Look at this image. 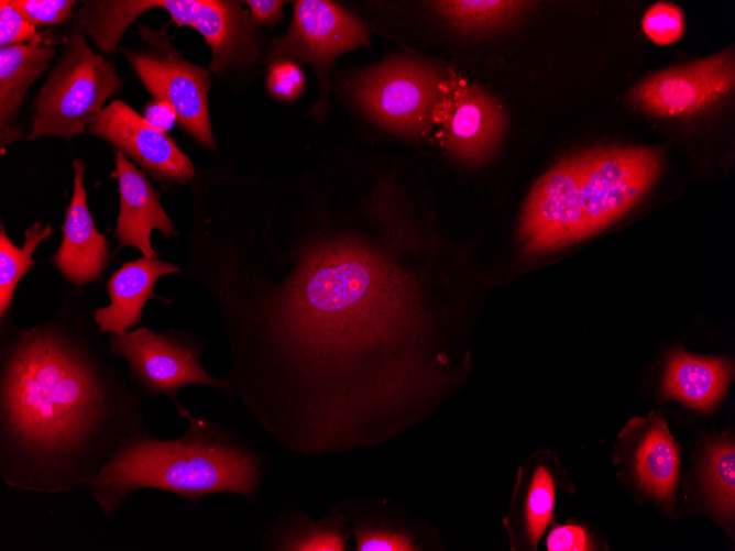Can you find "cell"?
<instances>
[{
  "instance_id": "cell-19",
  "label": "cell",
  "mask_w": 735,
  "mask_h": 551,
  "mask_svg": "<svg viewBox=\"0 0 735 551\" xmlns=\"http://www.w3.org/2000/svg\"><path fill=\"white\" fill-rule=\"evenodd\" d=\"M637 473L656 498L668 502L674 495L679 474V451L663 420H655L637 450Z\"/></svg>"
},
{
  "instance_id": "cell-5",
  "label": "cell",
  "mask_w": 735,
  "mask_h": 551,
  "mask_svg": "<svg viewBox=\"0 0 735 551\" xmlns=\"http://www.w3.org/2000/svg\"><path fill=\"white\" fill-rule=\"evenodd\" d=\"M122 85L114 63L95 54L85 34L72 30L61 58L34 100L28 139L48 135L70 141L86 131Z\"/></svg>"
},
{
  "instance_id": "cell-30",
  "label": "cell",
  "mask_w": 735,
  "mask_h": 551,
  "mask_svg": "<svg viewBox=\"0 0 735 551\" xmlns=\"http://www.w3.org/2000/svg\"><path fill=\"white\" fill-rule=\"evenodd\" d=\"M549 551H583L591 546L584 529L577 525L559 526L547 538Z\"/></svg>"
},
{
  "instance_id": "cell-8",
  "label": "cell",
  "mask_w": 735,
  "mask_h": 551,
  "mask_svg": "<svg viewBox=\"0 0 735 551\" xmlns=\"http://www.w3.org/2000/svg\"><path fill=\"white\" fill-rule=\"evenodd\" d=\"M168 25L154 30L139 24L145 47L119 49L152 98L174 108L178 125L197 143L216 150L208 108L210 71L188 62L171 44Z\"/></svg>"
},
{
  "instance_id": "cell-26",
  "label": "cell",
  "mask_w": 735,
  "mask_h": 551,
  "mask_svg": "<svg viewBox=\"0 0 735 551\" xmlns=\"http://www.w3.org/2000/svg\"><path fill=\"white\" fill-rule=\"evenodd\" d=\"M40 43L53 46L56 40L24 18L9 0L0 1V47L18 44Z\"/></svg>"
},
{
  "instance_id": "cell-6",
  "label": "cell",
  "mask_w": 735,
  "mask_h": 551,
  "mask_svg": "<svg viewBox=\"0 0 735 551\" xmlns=\"http://www.w3.org/2000/svg\"><path fill=\"white\" fill-rule=\"evenodd\" d=\"M443 74L413 56H395L353 75L349 92L360 108L384 129L406 137L424 135Z\"/></svg>"
},
{
  "instance_id": "cell-22",
  "label": "cell",
  "mask_w": 735,
  "mask_h": 551,
  "mask_svg": "<svg viewBox=\"0 0 735 551\" xmlns=\"http://www.w3.org/2000/svg\"><path fill=\"white\" fill-rule=\"evenodd\" d=\"M52 228L35 222L24 232V243L19 247L12 243L0 225V319L4 320L17 285L21 277L34 264L33 253L41 242L52 235Z\"/></svg>"
},
{
  "instance_id": "cell-18",
  "label": "cell",
  "mask_w": 735,
  "mask_h": 551,
  "mask_svg": "<svg viewBox=\"0 0 735 551\" xmlns=\"http://www.w3.org/2000/svg\"><path fill=\"white\" fill-rule=\"evenodd\" d=\"M731 375L732 365L726 360L678 352L668 361L663 393L689 407L706 410L720 400Z\"/></svg>"
},
{
  "instance_id": "cell-20",
  "label": "cell",
  "mask_w": 735,
  "mask_h": 551,
  "mask_svg": "<svg viewBox=\"0 0 735 551\" xmlns=\"http://www.w3.org/2000/svg\"><path fill=\"white\" fill-rule=\"evenodd\" d=\"M330 520L314 521L298 509L278 515L263 536L264 550L273 551H343L341 531Z\"/></svg>"
},
{
  "instance_id": "cell-29",
  "label": "cell",
  "mask_w": 735,
  "mask_h": 551,
  "mask_svg": "<svg viewBox=\"0 0 735 551\" xmlns=\"http://www.w3.org/2000/svg\"><path fill=\"white\" fill-rule=\"evenodd\" d=\"M356 550L359 551H410L415 550L406 535H386L376 531L356 529Z\"/></svg>"
},
{
  "instance_id": "cell-16",
  "label": "cell",
  "mask_w": 735,
  "mask_h": 551,
  "mask_svg": "<svg viewBox=\"0 0 735 551\" xmlns=\"http://www.w3.org/2000/svg\"><path fill=\"white\" fill-rule=\"evenodd\" d=\"M180 272L177 265L144 255L122 264L107 284L109 305L92 313L99 332L120 335L136 327L145 302L156 296L153 288L157 279Z\"/></svg>"
},
{
  "instance_id": "cell-27",
  "label": "cell",
  "mask_w": 735,
  "mask_h": 551,
  "mask_svg": "<svg viewBox=\"0 0 735 551\" xmlns=\"http://www.w3.org/2000/svg\"><path fill=\"white\" fill-rule=\"evenodd\" d=\"M24 18L36 27L68 23L73 15L74 0H9Z\"/></svg>"
},
{
  "instance_id": "cell-25",
  "label": "cell",
  "mask_w": 735,
  "mask_h": 551,
  "mask_svg": "<svg viewBox=\"0 0 735 551\" xmlns=\"http://www.w3.org/2000/svg\"><path fill=\"white\" fill-rule=\"evenodd\" d=\"M641 27L647 37L656 45L673 44L684 34L683 11L672 2H656L645 12Z\"/></svg>"
},
{
  "instance_id": "cell-24",
  "label": "cell",
  "mask_w": 735,
  "mask_h": 551,
  "mask_svg": "<svg viewBox=\"0 0 735 551\" xmlns=\"http://www.w3.org/2000/svg\"><path fill=\"white\" fill-rule=\"evenodd\" d=\"M555 503V487L550 473L539 466L531 480L527 497V529L533 547H537L551 519Z\"/></svg>"
},
{
  "instance_id": "cell-14",
  "label": "cell",
  "mask_w": 735,
  "mask_h": 551,
  "mask_svg": "<svg viewBox=\"0 0 735 551\" xmlns=\"http://www.w3.org/2000/svg\"><path fill=\"white\" fill-rule=\"evenodd\" d=\"M114 162L110 176L117 179L119 189L116 227L119 247H136L146 257H157L151 244L152 231L157 229L165 238L176 235L177 231L145 173L119 150L114 152Z\"/></svg>"
},
{
  "instance_id": "cell-28",
  "label": "cell",
  "mask_w": 735,
  "mask_h": 551,
  "mask_svg": "<svg viewBox=\"0 0 735 551\" xmlns=\"http://www.w3.org/2000/svg\"><path fill=\"white\" fill-rule=\"evenodd\" d=\"M305 82V75L298 64L290 60L270 64L266 87L274 98L283 101L295 100L303 92Z\"/></svg>"
},
{
  "instance_id": "cell-4",
  "label": "cell",
  "mask_w": 735,
  "mask_h": 551,
  "mask_svg": "<svg viewBox=\"0 0 735 551\" xmlns=\"http://www.w3.org/2000/svg\"><path fill=\"white\" fill-rule=\"evenodd\" d=\"M163 9L177 26L197 30L211 48L210 69L217 76L253 65L261 40L239 1L226 0H95L85 1L73 30L87 34L106 53L119 47L122 34L139 15Z\"/></svg>"
},
{
  "instance_id": "cell-3",
  "label": "cell",
  "mask_w": 735,
  "mask_h": 551,
  "mask_svg": "<svg viewBox=\"0 0 735 551\" xmlns=\"http://www.w3.org/2000/svg\"><path fill=\"white\" fill-rule=\"evenodd\" d=\"M177 439L151 433L124 443L100 469L89 489L105 516L120 510L129 495L143 488L175 494L196 504L202 496L233 493L255 499L261 487V453L243 437L188 411Z\"/></svg>"
},
{
  "instance_id": "cell-32",
  "label": "cell",
  "mask_w": 735,
  "mask_h": 551,
  "mask_svg": "<svg viewBox=\"0 0 735 551\" xmlns=\"http://www.w3.org/2000/svg\"><path fill=\"white\" fill-rule=\"evenodd\" d=\"M143 117L151 125L164 133L177 122L174 108L165 101L154 99L144 106Z\"/></svg>"
},
{
  "instance_id": "cell-11",
  "label": "cell",
  "mask_w": 735,
  "mask_h": 551,
  "mask_svg": "<svg viewBox=\"0 0 735 551\" xmlns=\"http://www.w3.org/2000/svg\"><path fill=\"white\" fill-rule=\"evenodd\" d=\"M109 350L123 357L131 378L146 394L166 395L176 406L177 394L188 385H206L227 392L226 381L209 375L200 362V348L189 338L139 327L110 334Z\"/></svg>"
},
{
  "instance_id": "cell-31",
  "label": "cell",
  "mask_w": 735,
  "mask_h": 551,
  "mask_svg": "<svg viewBox=\"0 0 735 551\" xmlns=\"http://www.w3.org/2000/svg\"><path fill=\"white\" fill-rule=\"evenodd\" d=\"M250 9V21L256 27L260 25L274 26L283 19L285 1L277 0H246Z\"/></svg>"
},
{
  "instance_id": "cell-15",
  "label": "cell",
  "mask_w": 735,
  "mask_h": 551,
  "mask_svg": "<svg viewBox=\"0 0 735 551\" xmlns=\"http://www.w3.org/2000/svg\"><path fill=\"white\" fill-rule=\"evenodd\" d=\"M85 163L74 161V191L63 230V240L52 257L72 283L84 285L100 277L109 262V243L95 225L84 186Z\"/></svg>"
},
{
  "instance_id": "cell-21",
  "label": "cell",
  "mask_w": 735,
  "mask_h": 551,
  "mask_svg": "<svg viewBox=\"0 0 735 551\" xmlns=\"http://www.w3.org/2000/svg\"><path fill=\"white\" fill-rule=\"evenodd\" d=\"M438 14L458 31L487 34L518 21L531 5L530 1L448 0L430 2Z\"/></svg>"
},
{
  "instance_id": "cell-1",
  "label": "cell",
  "mask_w": 735,
  "mask_h": 551,
  "mask_svg": "<svg viewBox=\"0 0 735 551\" xmlns=\"http://www.w3.org/2000/svg\"><path fill=\"white\" fill-rule=\"evenodd\" d=\"M201 269L231 356L227 393L300 456L382 443L414 420L421 311L409 277L351 239Z\"/></svg>"
},
{
  "instance_id": "cell-2",
  "label": "cell",
  "mask_w": 735,
  "mask_h": 551,
  "mask_svg": "<svg viewBox=\"0 0 735 551\" xmlns=\"http://www.w3.org/2000/svg\"><path fill=\"white\" fill-rule=\"evenodd\" d=\"M68 308L2 342L0 477L11 488H89L128 441L151 433L141 399L91 330Z\"/></svg>"
},
{
  "instance_id": "cell-13",
  "label": "cell",
  "mask_w": 735,
  "mask_h": 551,
  "mask_svg": "<svg viewBox=\"0 0 735 551\" xmlns=\"http://www.w3.org/2000/svg\"><path fill=\"white\" fill-rule=\"evenodd\" d=\"M88 133L112 144L162 186L185 184L195 166L176 141L151 125L122 100H113L87 126Z\"/></svg>"
},
{
  "instance_id": "cell-23",
  "label": "cell",
  "mask_w": 735,
  "mask_h": 551,
  "mask_svg": "<svg viewBox=\"0 0 735 551\" xmlns=\"http://www.w3.org/2000/svg\"><path fill=\"white\" fill-rule=\"evenodd\" d=\"M734 444L717 442L710 448L705 477L712 503L726 517L734 514Z\"/></svg>"
},
{
  "instance_id": "cell-12",
  "label": "cell",
  "mask_w": 735,
  "mask_h": 551,
  "mask_svg": "<svg viewBox=\"0 0 735 551\" xmlns=\"http://www.w3.org/2000/svg\"><path fill=\"white\" fill-rule=\"evenodd\" d=\"M735 82L734 53L715 55L657 71L627 93L632 107L651 117L700 113L728 95Z\"/></svg>"
},
{
  "instance_id": "cell-7",
  "label": "cell",
  "mask_w": 735,
  "mask_h": 551,
  "mask_svg": "<svg viewBox=\"0 0 735 551\" xmlns=\"http://www.w3.org/2000/svg\"><path fill=\"white\" fill-rule=\"evenodd\" d=\"M580 241L600 232L630 210L662 170L657 147L607 146L579 152Z\"/></svg>"
},
{
  "instance_id": "cell-10",
  "label": "cell",
  "mask_w": 735,
  "mask_h": 551,
  "mask_svg": "<svg viewBox=\"0 0 735 551\" xmlns=\"http://www.w3.org/2000/svg\"><path fill=\"white\" fill-rule=\"evenodd\" d=\"M370 44V31L354 14L327 0H299L287 32L275 40L266 59L307 63L318 75L320 96L316 110L326 101L327 76L343 53Z\"/></svg>"
},
{
  "instance_id": "cell-9",
  "label": "cell",
  "mask_w": 735,
  "mask_h": 551,
  "mask_svg": "<svg viewBox=\"0 0 735 551\" xmlns=\"http://www.w3.org/2000/svg\"><path fill=\"white\" fill-rule=\"evenodd\" d=\"M440 145L459 162L475 166L489 159L506 132L501 101L478 84L450 70L443 74L431 115Z\"/></svg>"
},
{
  "instance_id": "cell-17",
  "label": "cell",
  "mask_w": 735,
  "mask_h": 551,
  "mask_svg": "<svg viewBox=\"0 0 735 551\" xmlns=\"http://www.w3.org/2000/svg\"><path fill=\"white\" fill-rule=\"evenodd\" d=\"M56 49L28 43L0 48V142L2 146L22 137L14 120L29 88L46 71Z\"/></svg>"
}]
</instances>
